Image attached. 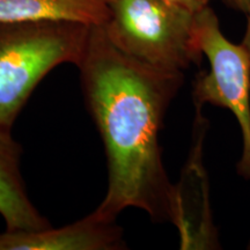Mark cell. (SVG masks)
<instances>
[{"mask_svg": "<svg viewBox=\"0 0 250 250\" xmlns=\"http://www.w3.org/2000/svg\"><path fill=\"white\" fill-rule=\"evenodd\" d=\"M77 67L107 160V191L95 214L116 221L134 208L153 221H171L174 184L166 173L159 134L183 72L129 57L109 41L102 26L90 28Z\"/></svg>", "mask_w": 250, "mask_h": 250, "instance_id": "cell-1", "label": "cell"}, {"mask_svg": "<svg viewBox=\"0 0 250 250\" xmlns=\"http://www.w3.org/2000/svg\"><path fill=\"white\" fill-rule=\"evenodd\" d=\"M90 28L71 21L0 22V129L12 131L46 74L79 64Z\"/></svg>", "mask_w": 250, "mask_h": 250, "instance_id": "cell-2", "label": "cell"}, {"mask_svg": "<svg viewBox=\"0 0 250 250\" xmlns=\"http://www.w3.org/2000/svg\"><path fill=\"white\" fill-rule=\"evenodd\" d=\"M102 27L120 51L161 70L183 72L203 56L195 14L165 0H109Z\"/></svg>", "mask_w": 250, "mask_h": 250, "instance_id": "cell-3", "label": "cell"}, {"mask_svg": "<svg viewBox=\"0 0 250 250\" xmlns=\"http://www.w3.org/2000/svg\"><path fill=\"white\" fill-rule=\"evenodd\" d=\"M195 40L210 71L196 76L193 101L202 107L211 103L233 112L243 144L237 171L250 179V56L242 43L235 44L224 35L210 6L195 14Z\"/></svg>", "mask_w": 250, "mask_h": 250, "instance_id": "cell-4", "label": "cell"}, {"mask_svg": "<svg viewBox=\"0 0 250 250\" xmlns=\"http://www.w3.org/2000/svg\"><path fill=\"white\" fill-rule=\"evenodd\" d=\"M195 146L183 169L180 183L174 186L173 219L181 235V249H211L218 245L212 221L208 188L203 165V139L208 127L202 105H196Z\"/></svg>", "mask_w": 250, "mask_h": 250, "instance_id": "cell-5", "label": "cell"}, {"mask_svg": "<svg viewBox=\"0 0 250 250\" xmlns=\"http://www.w3.org/2000/svg\"><path fill=\"white\" fill-rule=\"evenodd\" d=\"M126 248L123 229L116 221L95 212L64 227L40 230H5L0 250H121Z\"/></svg>", "mask_w": 250, "mask_h": 250, "instance_id": "cell-6", "label": "cell"}, {"mask_svg": "<svg viewBox=\"0 0 250 250\" xmlns=\"http://www.w3.org/2000/svg\"><path fill=\"white\" fill-rule=\"evenodd\" d=\"M21 155L22 146L12 131L0 129V215L6 230H40L50 224L28 196Z\"/></svg>", "mask_w": 250, "mask_h": 250, "instance_id": "cell-7", "label": "cell"}, {"mask_svg": "<svg viewBox=\"0 0 250 250\" xmlns=\"http://www.w3.org/2000/svg\"><path fill=\"white\" fill-rule=\"evenodd\" d=\"M109 0H0V22L71 21L103 26Z\"/></svg>", "mask_w": 250, "mask_h": 250, "instance_id": "cell-8", "label": "cell"}, {"mask_svg": "<svg viewBox=\"0 0 250 250\" xmlns=\"http://www.w3.org/2000/svg\"><path fill=\"white\" fill-rule=\"evenodd\" d=\"M165 1L168 4L179 6L181 8H184L196 14L202 9L210 6L211 0H165Z\"/></svg>", "mask_w": 250, "mask_h": 250, "instance_id": "cell-9", "label": "cell"}, {"mask_svg": "<svg viewBox=\"0 0 250 250\" xmlns=\"http://www.w3.org/2000/svg\"><path fill=\"white\" fill-rule=\"evenodd\" d=\"M230 7L241 11L242 13L247 14L250 11V0H224Z\"/></svg>", "mask_w": 250, "mask_h": 250, "instance_id": "cell-10", "label": "cell"}, {"mask_svg": "<svg viewBox=\"0 0 250 250\" xmlns=\"http://www.w3.org/2000/svg\"><path fill=\"white\" fill-rule=\"evenodd\" d=\"M248 15V21H247V27H246V33L245 36H243V41H242V45L245 46L247 51L250 56V11L247 13Z\"/></svg>", "mask_w": 250, "mask_h": 250, "instance_id": "cell-11", "label": "cell"}]
</instances>
